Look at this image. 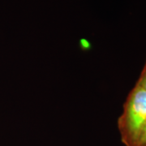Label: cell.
Wrapping results in <instances>:
<instances>
[{
    "label": "cell",
    "instance_id": "3",
    "mask_svg": "<svg viewBox=\"0 0 146 146\" xmlns=\"http://www.w3.org/2000/svg\"><path fill=\"white\" fill-rule=\"evenodd\" d=\"M134 146H146V123Z\"/></svg>",
    "mask_w": 146,
    "mask_h": 146
},
{
    "label": "cell",
    "instance_id": "1",
    "mask_svg": "<svg viewBox=\"0 0 146 146\" xmlns=\"http://www.w3.org/2000/svg\"><path fill=\"white\" fill-rule=\"evenodd\" d=\"M146 123V91L138 84L128 94L123 112L118 119V129L122 143L134 146Z\"/></svg>",
    "mask_w": 146,
    "mask_h": 146
},
{
    "label": "cell",
    "instance_id": "2",
    "mask_svg": "<svg viewBox=\"0 0 146 146\" xmlns=\"http://www.w3.org/2000/svg\"><path fill=\"white\" fill-rule=\"evenodd\" d=\"M136 84L140 85L141 87H142L146 91V60L145 66H144V68L141 71V75H140L139 78L136 81Z\"/></svg>",
    "mask_w": 146,
    "mask_h": 146
}]
</instances>
